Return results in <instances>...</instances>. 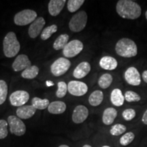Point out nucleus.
Instances as JSON below:
<instances>
[{"instance_id":"obj_1","label":"nucleus","mask_w":147,"mask_h":147,"mask_svg":"<svg viewBox=\"0 0 147 147\" xmlns=\"http://www.w3.org/2000/svg\"><path fill=\"white\" fill-rule=\"evenodd\" d=\"M116 10L121 17L134 20L142 14L141 7L138 3L131 0H120L116 5Z\"/></svg>"},{"instance_id":"obj_2","label":"nucleus","mask_w":147,"mask_h":147,"mask_svg":"<svg viewBox=\"0 0 147 147\" xmlns=\"http://www.w3.org/2000/svg\"><path fill=\"white\" fill-rule=\"evenodd\" d=\"M115 51L117 55L125 58H131L136 56L138 47L134 41L129 38H122L117 42Z\"/></svg>"},{"instance_id":"obj_3","label":"nucleus","mask_w":147,"mask_h":147,"mask_svg":"<svg viewBox=\"0 0 147 147\" xmlns=\"http://www.w3.org/2000/svg\"><path fill=\"white\" fill-rule=\"evenodd\" d=\"M20 49L21 45L15 33L12 32L8 33L3 41V51L5 56L8 58L14 57L18 54Z\"/></svg>"},{"instance_id":"obj_4","label":"nucleus","mask_w":147,"mask_h":147,"mask_svg":"<svg viewBox=\"0 0 147 147\" xmlns=\"http://www.w3.org/2000/svg\"><path fill=\"white\" fill-rule=\"evenodd\" d=\"M87 23V14L84 11H80L71 18L69 28L72 32H80L85 28Z\"/></svg>"},{"instance_id":"obj_5","label":"nucleus","mask_w":147,"mask_h":147,"mask_svg":"<svg viewBox=\"0 0 147 147\" xmlns=\"http://www.w3.org/2000/svg\"><path fill=\"white\" fill-rule=\"evenodd\" d=\"M37 18V13L34 10L26 9L16 14L14 22L18 26H25L32 24Z\"/></svg>"},{"instance_id":"obj_6","label":"nucleus","mask_w":147,"mask_h":147,"mask_svg":"<svg viewBox=\"0 0 147 147\" xmlns=\"http://www.w3.org/2000/svg\"><path fill=\"white\" fill-rule=\"evenodd\" d=\"M71 62L67 58L61 57L55 61L51 66V71L55 76H60L68 71Z\"/></svg>"},{"instance_id":"obj_7","label":"nucleus","mask_w":147,"mask_h":147,"mask_svg":"<svg viewBox=\"0 0 147 147\" xmlns=\"http://www.w3.org/2000/svg\"><path fill=\"white\" fill-rule=\"evenodd\" d=\"M8 123L10 127L11 133L17 136H23L26 132V126L18 117L14 115L9 116L8 117Z\"/></svg>"},{"instance_id":"obj_8","label":"nucleus","mask_w":147,"mask_h":147,"mask_svg":"<svg viewBox=\"0 0 147 147\" xmlns=\"http://www.w3.org/2000/svg\"><path fill=\"white\" fill-rule=\"evenodd\" d=\"M84 45L81 41L78 40H73L69 42L63 49V55L67 58H73L76 57L83 50Z\"/></svg>"},{"instance_id":"obj_9","label":"nucleus","mask_w":147,"mask_h":147,"mask_svg":"<svg viewBox=\"0 0 147 147\" xmlns=\"http://www.w3.org/2000/svg\"><path fill=\"white\" fill-rule=\"evenodd\" d=\"M67 90L71 95L80 97L87 93L88 87L83 82L71 80L67 84Z\"/></svg>"},{"instance_id":"obj_10","label":"nucleus","mask_w":147,"mask_h":147,"mask_svg":"<svg viewBox=\"0 0 147 147\" xmlns=\"http://www.w3.org/2000/svg\"><path fill=\"white\" fill-rule=\"evenodd\" d=\"M29 100V94L28 92L18 90L13 92L10 96V102L11 105L13 106H24Z\"/></svg>"},{"instance_id":"obj_11","label":"nucleus","mask_w":147,"mask_h":147,"mask_svg":"<svg viewBox=\"0 0 147 147\" xmlns=\"http://www.w3.org/2000/svg\"><path fill=\"white\" fill-rule=\"evenodd\" d=\"M125 80L129 84L132 86H138L141 82L140 74L138 69L134 67L127 69L124 74Z\"/></svg>"},{"instance_id":"obj_12","label":"nucleus","mask_w":147,"mask_h":147,"mask_svg":"<svg viewBox=\"0 0 147 147\" xmlns=\"http://www.w3.org/2000/svg\"><path fill=\"white\" fill-rule=\"evenodd\" d=\"M89 116L88 108L83 105H78L74 110L72 113V121L74 123L80 124L83 123Z\"/></svg>"},{"instance_id":"obj_13","label":"nucleus","mask_w":147,"mask_h":147,"mask_svg":"<svg viewBox=\"0 0 147 147\" xmlns=\"http://www.w3.org/2000/svg\"><path fill=\"white\" fill-rule=\"evenodd\" d=\"M46 21L43 17H38L29 27L28 34L31 38H36L41 33Z\"/></svg>"},{"instance_id":"obj_14","label":"nucleus","mask_w":147,"mask_h":147,"mask_svg":"<svg viewBox=\"0 0 147 147\" xmlns=\"http://www.w3.org/2000/svg\"><path fill=\"white\" fill-rule=\"evenodd\" d=\"M32 66V63L29 57L26 55H19L15 59L14 61L12 63V69L14 71H20L25 70Z\"/></svg>"},{"instance_id":"obj_15","label":"nucleus","mask_w":147,"mask_h":147,"mask_svg":"<svg viewBox=\"0 0 147 147\" xmlns=\"http://www.w3.org/2000/svg\"><path fill=\"white\" fill-rule=\"evenodd\" d=\"M91 65L87 61L81 62L76 66L73 71V76L74 78L80 79L87 76L91 71Z\"/></svg>"},{"instance_id":"obj_16","label":"nucleus","mask_w":147,"mask_h":147,"mask_svg":"<svg viewBox=\"0 0 147 147\" xmlns=\"http://www.w3.org/2000/svg\"><path fill=\"white\" fill-rule=\"evenodd\" d=\"M36 109L32 105L20 106L16 110V115L21 119H28L35 115Z\"/></svg>"},{"instance_id":"obj_17","label":"nucleus","mask_w":147,"mask_h":147,"mask_svg":"<svg viewBox=\"0 0 147 147\" xmlns=\"http://www.w3.org/2000/svg\"><path fill=\"white\" fill-rule=\"evenodd\" d=\"M65 3V0H51L48 5L49 14L53 16L59 15L63 10Z\"/></svg>"},{"instance_id":"obj_18","label":"nucleus","mask_w":147,"mask_h":147,"mask_svg":"<svg viewBox=\"0 0 147 147\" xmlns=\"http://www.w3.org/2000/svg\"><path fill=\"white\" fill-rule=\"evenodd\" d=\"M100 67L106 70H114L117 67L118 62L113 57L105 56L100 61Z\"/></svg>"},{"instance_id":"obj_19","label":"nucleus","mask_w":147,"mask_h":147,"mask_svg":"<svg viewBox=\"0 0 147 147\" xmlns=\"http://www.w3.org/2000/svg\"><path fill=\"white\" fill-rule=\"evenodd\" d=\"M117 116V111L114 108H108L104 111L102 115V121L106 125L113 124Z\"/></svg>"},{"instance_id":"obj_20","label":"nucleus","mask_w":147,"mask_h":147,"mask_svg":"<svg viewBox=\"0 0 147 147\" xmlns=\"http://www.w3.org/2000/svg\"><path fill=\"white\" fill-rule=\"evenodd\" d=\"M66 110V104L61 101H55L50 103L48 110L51 114L53 115H60L63 113Z\"/></svg>"},{"instance_id":"obj_21","label":"nucleus","mask_w":147,"mask_h":147,"mask_svg":"<svg viewBox=\"0 0 147 147\" xmlns=\"http://www.w3.org/2000/svg\"><path fill=\"white\" fill-rule=\"evenodd\" d=\"M110 100L112 104L115 106H121L124 104L125 97L122 91L119 89H115L112 91L110 95Z\"/></svg>"},{"instance_id":"obj_22","label":"nucleus","mask_w":147,"mask_h":147,"mask_svg":"<svg viewBox=\"0 0 147 147\" xmlns=\"http://www.w3.org/2000/svg\"><path fill=\"white\" fill-rule=\"evenodd\" d=\"M103 100H104L103 92L100 90H96L89 95V103L92 106H97L102 104Z\"/></svg>"},{"instance_id":"obj_23","label":"nucleus","mask_w":147,"mask_h":147,"mask_svg":"<svg viewBox=\"0 0 147 147\" xmlns=\"http://www.w3.org/2000/svg\"><path fill=\"white\" fill-rule=\"evenodd\" d=\"M69 35L64 34L60 35L55 40V41L53 44V49L56 51L61 50L65 47V46L67 45L69 41Z\"/></svg>"},{"instance_id":"obj_24","label":"nucleus","mask_w":147,"mask_h":147,"mask_svg":"<svg viewBox=\"0 0 147 147\" xmlns=\"http://www.w3.org/2000/svg\"><path fill=\"white\" fill-rule=\"evenodd\" d=\"M39 74V68L36 65H32L25 69L21 74V76L25 79H34Z\"/></svg>"},{"instance_id":"obj_25","label":"nucleus","mask_w":147,"mask_h":147,"mask_svg":"<svg viewBox=\"0 0 147 147\" xmlns=\"http://www.w3.org/2000/svg\"><path fill=\"white\" fill-rule=\"evenodd\" d=\"M50 102L48 99H41L39 97H35L32 100V105L38 110H44L49 107Z\"/></svg>"},{"instance_id":"obj_26","label":"nucleus","mask_w":147,"mask_h":147,"mask_svg":"<svg viewBox=\"0 0 147 147\" xmlns=\"http://www.w3.org/2000/svg\"><path fill=\"white\" fill-rule=\"evenodd\" d=\"M113 80V78L110 74H104L102 75L98 80L99 86L102 89H107L110 86Z\"/></svg>"},{"instance_id":"obj_27","label":"nucleus","mask_w":147,"mask_h":147,"mask_svg":"<svg viewBox=\"0 0 147 147\" xmlns=\"http://www.w3.org/2000/svg\"><path fill=\"white\" fill-rule=\"evenodd\" d=\"M57 31V26L56 25H52L44 29L41 34V39L42 40H47L51 38V36Z\"/></svg>"},{"instance_id":"obj_28","label":"nucleus","mask_w":147,"mask_h":147,"mask_svg":"<svg viewBox=\"0 0 147 147\" xmlns=\"http://www.w3.org/2000/svg\"><path fill=\"white\" fill-rule=\"evenodd\" d=\"M84 3V0H69L67 3V10L70 12H75Z\"/></svg>"},{"instance_id":"obj_29","label":"nucleus","mask_w":147,"mask_h":147,"mask_svg":"<svg viewBox=\"0 0 147 147\" xmlns=\"http://www.w3.org/2000/svg\"><path fill=\"white\" fill-rule=\"evenodd\" d=\"M8 95V84L3 80H0V105L5 102Z\"/></svg>"},{"instance_id":"obj_30","label":"nucleus","mask_w":147,"mask_h":147,"mask_svg":"<svg viewBox=\"0 0 147 147\" xmlns=\"http://www.w3.org/2000/svg\"><path fill=\"white\" fill-rule=\"evenodd\" d=\"M67 90V84L63 81H60L57 83V90L56 92L57 97L59 98H63L65 96Z\"/></svg>"},{"instance_id":"obj_31","label":"nucleus","mask_w":147,"mask_h":147,"mask_svg":"<svg viewBox=\"0 0 147 147\" xmlns=\"http://www.w3.org/2000/svg\"><path fill=\"white\" fill-rule=\"evenodd\" d=\"M126 127L122 124H115L110 129V132L111 135L118 136L126 131Z\"/></svg>"},{"instance_id":"obj_32","label":"nucleus","mask_w":147,"mask_h":147,"mask_svg":"<svg viewBox=\"0 0 147 147\" xmlns=\"http://www.w3.org/2000/svg\"><path fill=\"white\" fill-rule=\"evenodd\" d=\"M134 138H135V134L133 132H127L121 138L119 142L123 146H127L128 144L133 142Z\"/></svg>"},{"instance_id":"obj_33","label":"nucleus","mask_w":147,"mask_h":147,"mask_svg":"<svg viewBox=\"0 0 147 147\" xmlns=\"http://www.w3.org/2000/svg\"><path fill=\"white\" fill-rule=\"evenodd\" d=\"M125 100L128 102H139L141 100V97L136 92L132 91H127L125 93Z\"/></svg>"},{"instance_id":"obj_34","label":"nucleus","mask_w":147,"mask_h":147,"mask_svg":"<svg viewBox=\"0 0 147 147\" xmlns=\"http://www.w3.org/2000/svg\"><path fill=\"white\" fill-rule=\"evenodd\" d=\"M8 122L6 121L1 119L0 120V140L4 139L8 136Z\"/></svg>"},{"instance_id":"obj_35","label":"nucleus","mask_w":147,"mask_h":147,"mask_svg":"<svg viewBox=\"0 0 147 147\" xmlns=\"http://www.w3.org/2000/svg\"><path fill=\"white\" fill-rule=\"evenodd\" d=\"M122 115L125 120L129 121L134 119V117L136 115V113L135 110L132 109V108H128V109L125 110L123 112Z\"/></svg>"},{"instance_id":"obj_36","label":"nucleus","mask_w":147,"mask_h":147,"mask_svg":"<svg viewBox=\"0 0 147 147\" xmlns=\"http://www.w3.org/2000/svg\"><path fill=\"white\" fill-rule=\"evenodd\" d=\"M142 121L143 123H144V125H147V110L144 112V115H143V116H142Z\"/></svg>"},{"instance_id":"obj_37","label":"nucleus","mask_w":147,"mask_h":147,"mask_svg":"<svg viewBox=\"0 0 147 147\" xmlns=\"http://www.w3.org/2000/svg\"><path fill=\"white\" fill-rule=\"evenodd\" d=\"M142 79L143 80L147 83V70H145L143 71L142 74Z\"/></svg>"},{"instance_id":"obj_38","label":"nucleus","mask_w":147,"mask_h":147,"mask_svg":"<svg viewBox=\"0 0 147 147\" xmlns=\"http://www.w3.org/2000/svg\"><path fill=\"white\" fill-rule=\"evenodd\" d=\"M46 84H47V87H51V86L54 85V82L50 81V80H47V81L46 82Z\"/></svg>"},{"instance_id":"obj_39","label":"nucleus","mask_w":147,"mask_h":147,"mask_svg":"<svg viewBox=\"0 0 147 147\" xmlns=\"http://www.w3.org/2000/svg\"><path fill=\"white\" fill-rule=\"evenodd\" d=\"M59 147H69L67 146V145H65V144H63V145H61V146H59Z\"/></svg>"},{"instance_id":"obj_40","label":"nucleus","mask_w":147,"mask_h":147,"mask_svg":"<svg viewBox=\"0 0 147 147\" xmlns=\"http://www.w3.org/2000/svg\"><path fill=\"white\" fill-rule=\"evenodd\" d=\"M82 147H92V146H90V145H89V144H85V145H84Z\"/></svg>"},{"instance_id":"obj_41","label":"nucleus","mask_w":147,"mask_h":147,"mask_svg":"<svg viewBox=\"0 0 147 147\" xmlns=\"http://www.w3.org/2000/svg\"><path fill=\"white\" fill-rule=\"evenodd\" d=\"M145 16H146V20H147V10H146V12H145Z\"/></svg>"},{"instance_id":"obj_42","label":"nucleus","mask_w":147,"mask_h":147,"mask_svg":"<svg viewBox=\"0 0 147 147\" xmlns=\"http://www.w3.org/2000/svg\"><path fill=\"white\" fill-rule=\"evenodd\" d=\"M102 147H110V146H103Z\"/></svg>"}]
</instances>
